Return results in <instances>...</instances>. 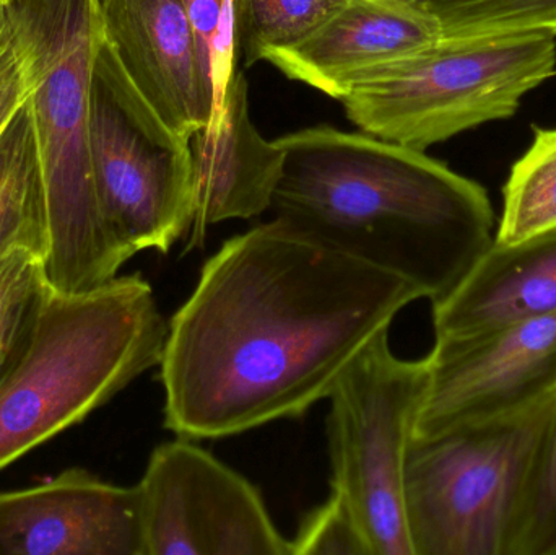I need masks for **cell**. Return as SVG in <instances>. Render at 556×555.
<instances>
[{
    "instance_id": "obj_13",
    "label": "cell",
    "mask_w": 556,
    "mask_h": 555,
    "mask_svg": "<svg viewBox=\"0 0 556 555\" xmlns=\"http://www.w3.org/2000/svg\"><path fill=\"white\" fill-rule=\"evenodd\" d=\"M440 39L434 16L410 0H346L303 41L266 61L340 101L363 78Z\"/></svg>"
},
{
    "instance_id": "obj_17",
    "label": "cell",
    "mask_w": 556,
    "mask_h": 555,
    "mask_svg": "<svg viewBox=\"0 0 556 555\" xmlns=\"http://www.w3.org/2000/svg\"><path fill=\"white\" fill-rule=\"evenodd\" d=\"M528 152L513 165L496 225L500 244H516L556 228V127H535Z\"/></svg>"
},
{
    "instance_id": "obj_20",
    "label": "cell",
    "mask_w": 556,
    "mask_h": 555,
    "mask_svg": "<svg viewBox=\"0 0 556 555\" xmlns=\"http://www.w3.org/2000/svg\"><path fill=\"white\" fill-rule=\"evenodd\" d=\"M511 555H556V404L532 468Z\"/></svg>"
},
{
    "instance_id": "obj_8",
    "label": "cell",
    "mask_w": 556,
    "mask_h": 555,
    "mask_svg": "<svg viewBox=\"0 0 556 555\" xmlns=\"http://www.w3.org/2000/svg\"><path fill=\"white\" fill-rule=\"evenodd\" d=\"M88 119L94 191L111 230L134 254L168 253L191 230V139L163 123L104 41L94 59Z\"/></svg>"
},
{
    "instance_id": "obj_23",
    "label": "cell",
    "mask_w": 556,
    "mask_h": 555,
    "mask_svg": "<svg viewBox=\"0 0 556 555\" xmlns=\"http://www.w3.org/2000/svg\"><path fill=\"white\" fill-rule=\"evenodd\" d=\"M42 264L45 253L29 244H13L0 253V326L45 286Z\"/></svg>"
},
{
    "instance_id": "obj_19",
    "label": "cell",
    "mask_w": 556,
    "mask_h": 555,
    "mask_svg": "<svg viewBox=\"0 0 556 555\" xmlns=\"http://www.w3.org/2000/svg\"><path fill=\"white\" fill-rule=\"evenodd\" d=\"M418 5L434 16L443 39L556 35V0H421Z\"/></svg>"
},
{
    "instance_id": "obj_12",
    "label": "cell",
    "mask_w": 556,
    "mask_h": 555,
    "mask_svg": "<svg viewBox=\"0 0 556 555\" xmlns=\"http://www.w3.org/2000/svg\"><path fill=\"white\" fill-rule=\"evenodd\" d=\"M104 45L150 108L182 137L207 127L214 97L182 0H100Z\"/></svg>"
},
{
    "instance_id": "obj_6",
    "label": "cell",
    "mask_w": 556,
    "mask_h": 555,
    "mask_svg": "<svg viewBox=\"0 0 556 555\" xmlns=\"http://www.w3.org/2000/svg\"><path fill=\"white\" fill-rule=\"evenodd\" d=\"M556 35L443 39L368 75L342 98L362 133L427 150L492 121L555 72Z\"/></svg>"
},
{
    "instance_id": "obj_15",
    "label": "cell",
    "mask_w": 556,
    "mask_h": 555,
    "mask_svg": "<svg viewBox=\"0 0 556 555\" xmlns=\"http://www.w3.org/2000/svg\"><path fill=\"white\" fill-rule=\"evenodd\" d=\"M556 313V228L516 244L495 240L443 299L434 341H457Z\"/></svg>"
},
{
    "instance_id": "obj_22",
    "label": "cell",
    "mask_w": 556,
    "mask_h": 555,
    "mask_svg": "<svg viewBox=\"0 0 556 555\" xmlns=\"http://www.w3.org/2000/svg\"><path fill=\"white\" fill-rule=\"evenodd\" d=\"M291 555H375L349 502L332 491L290 540Z\"/></svg>"
},
{
    "instance_id": "obj_3",
    "label": "cell",
    "mask_w": 556,
    "mask_h": 555,
    "mask_svg": "<svg viewBox=\"0 0 556 555\" xmlns=\"http://www.w3.org/2000/svg\"><path fill=\"white\" fill-rule=\"evenodd\" d=\"M28 75L48 209L45 283L64 293L117 277L132 251L113 234L91 173L90 85L100 0H3Z\"/></svg>"
},
{
    "instance_id": "obj_1",
    "label": "cell",
    "mask_w": 556,
    "mask_h": 555,
    "mask_svg": "<svg viewBox=\"0 0 556 555\" xmlns=\"http://www.w3.org/2000/svg\"><path fill=\"white\" fill-rule=\"evenodd\" d=\"M420 299L281 218L230 238L168 323L166 429L195 442L303 416Z\"/></svg>"
},
{
    "instance_id": "obj_21",
    "label": "cell",
    "mask_w": 556,
    "mask_h": 555,
    "mask_svg": "<svg viewBox=\"0 0 556 555\" xmlns=\"http://www.w3.org/2000/svg\"><path fill=\"white\" fill-rule=\"evenodd\" d=\"M198 39L202 67L214 97V114L224 104L225 94L238 71L231 0H182Z\"/></svg>"
},
{
    "instance_id": "obj_2",
    "label": "cell",
    "mask_w": 556,
    "mask_h": 555,
    "mask_svg": "<svg viewBox=\"0 0 556 555\" xmlns=\"http://www.w3.org/2000/svg\"><path fill=\"white\" fill-rule=\"evenodd\" d=\"M277 140L285 163L274 215L407 280L431 303L459 283L495 238L485 189L425 150L332 126Z\"/></svg>"
},
{
    "instance_id": "obj_7",
    "label": "cell",
    "mask_w": 556,
    "mask_h": 555,
    "mask_svg": "<svg viewBox=\"0 0 556 555\" xmlns=\"http://www.w3.org/2000/svg\"><path fill=\"white\" fill-rule=\"evenodd\" d=\"M428 383V358L397 357L382 332L353 358L327 396L332 491L355 512L375 555H415L405 514V468Z\"/></svg>"
},
{
    "instance_id": "obj_16",
    "label": "cell",
    "mask_w": 556,
    "mask_h": 555,
    "mask_svg": "<svg viewBox=\"0 0 556 555\" xmlns=\"http://www.w3.org/2000/svg\"><path fill=\"white\" fill-rule=\"evenodd\" d=\"M29 244L46 254L48 209L28 100L0 134V253Z\"/></svg>"
},
{
    "instance_id": "obj_26",
    "label": "cell",
    "mask_w": 556,
    "mask_h": 555,
    "mask_svg": "<svg viewBox=\"0 0 556 555\" xmlns=\"http://www.w3.org/2000/svg\"><path fill=\"white\" fill-rule=\"evenodd\" d=\"M410 2L418 3L421 2V0H410Z\"/></svg>"
},
{
    "instance_id": "obj_11",
    "label": "cell",
    "mask_w": 556,
    "mask_h": 555,
    "mask_svg": "<svg viewBox=\"0 0 556 555\" xmlns=\"http://www.w3.org/2000/svg\"><path fill=\"white\" fill-rule=\"evenodd\" d=\"M0 555H143L139 488L71 468L0 492Z\"/></svg>"
},
{
    "instance_id": "obj_10",
    "label": "cell",
    "mask_w": 556,
    "mask_h": 555,
    "mask_svg": "<svg viewBox=\"0 0 556 555\" xmlns=\"http://www.w3.org/2000/svg\"><path fill=\"white\" fill-rule=\"evenodd\" d=\"M414 440L532 406L556 393V313L457 341H434Z\"/></svg>"
},
{
    "instance_id": "obj_14",
    "label": "cell",
    "mask_w": 556,
    "mask_h": 555,
    "mask_svg": "<svg viewBox=\"0 0 556 555\" xmlns=\"http://www.w3.org/2000/svg\"><path fill=\"white\" fill-rule=\"evenodd\" d=\"M191 152L194 212L186 250L202 247L214 225L270 211L285 152L254 126L243 71L233 75L220 113L191 137Z\"/></svg>"
},
{
    "instance_id": "obj_4",
    "label": "cell",
    "mask_w": 556,
    "mask_h": 555,
    "mask_svg": "<svg viewBox=\"0 0 556 555\" xmlns=\"http://www.w3.org/2000/svg\"><path fill=\"white\" fill-rule=\"evenodd\" d=\"M166 335L168 323L140 274L78 293L45 283L25 348L0 383V469L159 367Z\"/></svg>"
},
{
    "instance_id": "obj_9",
    "label": "cell",
    "mask_w": 556,
    "mask_h": 555,
    "mask_svg": "<svg viewBox=\"0 0 556 555\" xmlns=\"http://www.w3.org/2000/svg\"><path fill=\"white\" fill-rule=\"evenodd\" d=\"M137 488L143 555H291L260 491L194 440L156 446Z\"/></svg>"
},
{
    "instance_id": "obj_25",
    "label": "cell",
    "mask_w": 556,
    "mask_h": 555,
    "mask_svg": "<svg viewBox=\"0 0 556 555\" xmlns=\"http://www.w3.org/2000/svg\"><path fill=\"white\" fill-rule=\"evenodd\" d=\"M38 293H36L35 299L20 306V308L0 326V383H2L3 378L7 377L10 368L15 364L18 355L22 354L23 348H25Z\"/></svg>"
},
{
    "instance_id": "obj_5",
    "label": "cell",
    "mask_w": 556,
    "mask_h": 555,
    "mask_svg": "<svg viewBox=\"0 0 556 555\" xmlns=\"http://www.w3.org/2000/svg\"><path fill=\"white\" fill-rule=\"evenodd\" d=\"M556 393L532 406L414 440L405 514L415 555H511Z\"/></svg>"
},
{
    "instance_id": "obj_24",
    "label": "cell",
    "mask_w": 556,
    "mask_h": 555,
    "mask_svg": "<svg viewBox=\"0 0 556 555\" xmlns=\"http://www.w3.org/2000/svg\"><path fill=\"white\" fill-rule=\"evenodd\" d=\"M29 85L5 3L0 0V134L28 100Z\"/></svg>"
},
{
    "instance_id": "obj_18",
    "label": "cell",
    "mask_w": 556,
    "mask_h": 555,
    "mask_svg": "<svg viewBox=\"0 0 556 555\" xmlns=\"http://www.w3.org/2000/svg\"><path fill=\"white\" fill-rule=\"evenodd\" d=\"M346 0H231L238 64L251 67L303 41Z\"/></svg>"
}]
</instances>
